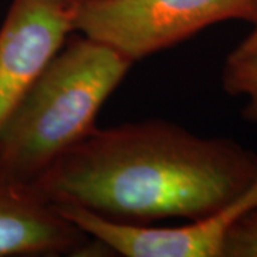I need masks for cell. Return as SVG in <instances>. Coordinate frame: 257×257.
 I'll return each instance as SVG.
<instances>
[{
  "mask_svg": "<svg viewBox=\"0 0 257 257\" xmlns=\"http://www.w3.org/2000/svg\"><path fill=\"white\" fill-rule=\"evenodd\" d=\"M257 177V155L236 140L163 119L96 127L33 183L56 206L140 224L196 220Z\"/></svg>",
  "mask_w": 257,
  "mask_h": 257,
  "instance_id": "6da1fadb",
  "label": "cell"
},
{
  "mask_svg": "<svg viewBox=\"0 0 257 257\" xmlns=\"http://www.w3.org/2000/svg\"><path fill=\"white\" fill-rule=\"evenodd\" d=\"M128 57L74 32L0 130V176L33 184L96 127L127 76Z\"/></svg>",
  "mask_w": 257,
  "mask_h": 257,
  "instance_id": "7a4b0ae2",
  "label": "cell"
},
{
  "mask_svg": "<svg viewBox=\"0 0 257 257\" xmlns=\"http://www.w3.org/2000/svg\"><path fill=\"white\" fill-rule=\"evenodd\" d=\"M229 20L253 26L257 0H80L74 29L138 62Z\"/></svg>",
  "mask_w": 257,
  "mask_h": 257,
  "instance_id": "3957f363",
  "label": "cell"
},
{
  "mask_svg": "<svg viewBox=\"0 0 257 257\" xmlns=\"http://www.w3.org/2000/svg\"><path fill=\"white\" fill-rule=\"evenodd\" d=\"M257 204V177L243 192L210 214L176 227H150L107 220L74 206H57L62 214L123 257H221L234 224Z\"/></svg>",
  "mask_w": 257,
  "mask_h": 257,
  "instance_id": "277c9868",
  "label": "cell"
},
{
  "mask_svg": "<svg viewBox=\"0 0 257 257\" xmlns=\"http://www.w3.org/2000/svg\"><path fill=\"white\" fill-rule=\"evenodd\" d=\"M80 0H12L0 26V130L76 32Z\"/></svg>",
  "mask_w": 257,
  "mask_h": 257,
  "instance_id": "5b68a950",
  "label": "cell"
},
{
  "mask_svg": "<svg viewBox=\"0 0 257 257\" xmlns=\"http://www.w3.org/2000/svg\"><path fill=\"white\" fill-rule=\"evenodd\" d=\"M97 246L33 184L0 176V257L79 256Z\"/></svg>",
  "mask_w": 257,
  "mask_h": 257,
  "instance_id": "8992f818",
  "label": "cell"
},
{
  "mask_svg": "<svg viewBox=\"0 0 257 257\" xmlns=\"http://www.w3.org/2000/svg\"><path fill=\"white\" fill-rule=\"evenodd\" d=\"M221 82L229 94L244 99V119L257 123V56L226 59Z\"/></svg>",
  "mask_w": 257,
  "mask_h": 257,
  "instance_id": "52a82bcc",
  "label": "cell"
},
{
  "mask_svg": "<svg viewBox=\"0 0 257 257\" xmlns=\"http://www.w3.org/2000/svg\"><path fill=\"white\" fill-rule=\"evenodd\" d=\"M221 257H257V204L230 230Z\"/></svg>",
  "mask_w": 257,
  "mask_h": 257,
  "instance_id": "ba28073f",
  "label": "cell"
},
{
  "mask_svg": "<svg viewBox=\"0 0 257 257\" xmlns=\"http://www.w3.org/2000/svg\"><path fill=\"white\" fill-rule=\"evenodd\" d=\"M257 56V22L253 25L251 32L234 47L227 59H246Z\"/></svg>",
  "mask_w": 257,
  "mask_h": 257,
  "instance_id": "9c48e42d",
  "label": "cell"
}]
</instances>
